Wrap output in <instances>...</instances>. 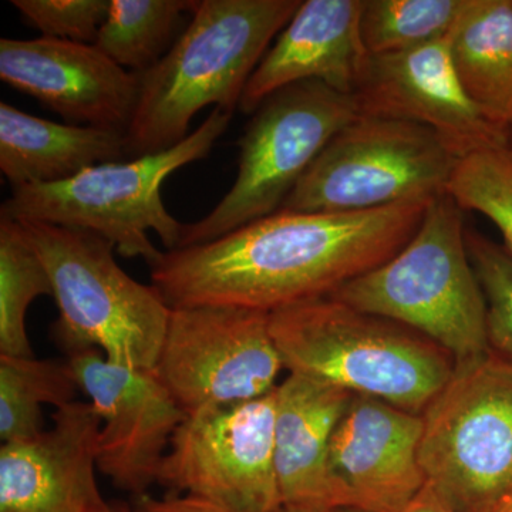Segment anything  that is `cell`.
Returning a JSON list of instances; mask_svg holds the SVG:
<instances>
[{
	"label": "cell",
	"instance_id": "cell-1",
	"mask_svg": "<svg viewBox=\"0 0 512 512\" xmlns=\"http://www.w3.org/2000/svg\"><path fill=\"white\" fill-rule=\"evenodd\" d=\"M431 201L357 212L281 210L207 244L165 252L150 268L151 285L171 309L272 313L326 298L396 255Z\"/></svg>",
	"mask_w": 512,
	"mask_h": 512
},
{
	"label": "cell",
	"instance_id": "cell-2",
	"mask_svg": "<svg viewBox=\"0 0 512 512\" xmlns=\"http://www.w3.org/2000/svg\"><path fill=\"white\" fill-rule=\"evenodd\" d=\"M301 0H200L187 29L153 67L138 76L127 156L170 150L190 136L205 107L234 113L272 40Z\"/></svg>",
	"mask_w": 512,
	"mask_h": 512
},
{
	"label": "cell",
	"instance_id": "cell-3",
	"mask_svg": "<svg viewBox=\"0 0 512 512\" xmlns=\"http://www.w3.org/2000/svg\"><path fill=\"white\" fill-rule=\"evenodd\" d=\"M269 328L289 373L414 414H423L456 367L420 333L330 296L269 313Z\"/></svg>",
	"mask_w": 512,
	"mask_h": 512
},
{
	"label": "cell",
	"instance_id": "cell-4",
	"mask_svg": "<svg viewBox=\"0 0 512 512\" xmlns=\"http://www.w3.org/2000/svg\"><path fill=\"white\" fill-rule=\"evenodd\" d=\"M463 211L447 192L434 198L396 255L330 298L420 333L456 365L490 355L487 303L468 255Z\"/></svg>",
	"mask_w": 512,
	"mask_h": 512
},
{
	"label": "cell",
	"instance_id": "cell-5",
	"mask_svg": "<svg viewBox=\"0 0 512 512\" xmlns=\"http://www.w3.org/2000/svg\"><path fill=\"white\" fill-rule=\"evenodd\" d=\"M232 116L212 110L183 143L161 153L94 165L60 183L13 188L0 217L86 229L110 241L124 258H141L153 268L164 252L154 247L148 232L175 251L184 229L165 208L161 185L174 171L207 157Z\"/></svg>",
	"mask_w": 512,
	"mask_h": 512
},
{
	"label": "cell",
	"instance_id": "cell-6",
	"mask_svg": "<svg viewBox=\"0 0 512 512\" xmlns=\"http://www.w3.org/2000/svg\"><path fill=\"white\" fill-rule=\"evenodd\" d=\"M53 286V339L67 355L100 350L107 360L154 370L173 309L156 286L128 276L116 247L86 229L20 222Z\"/></svg>",
	"mask_w": 512,
	"mask_h": 512
},
{
	"label": "cell",
	"instance_id": "cell-7",
	"mask_svg": "<svg viewBox=\"0 0 512 512\" xmlns=\"http://www.w3.org/2000/svg\"><path fill=\"white\" fill-rule=\"evenodd\" d=\"M421 417L427 487L453 512H493L512 488V363L456 365Z\"/></svg>",
	"mask_w": 512,
	"mask_h": 512
},
{
	"label": "cell",
	"instance_id": "cell-8",
	"mask_svg": "<svg viewBox=\"0 0 512 512\" xmlns=\"http://www.w3.org/2000/svg\"><path fill=\"white\" fill-rule=\"evenodd\" d=\"M359 114L352 94L315 80L269 96L239 138L237 180L210 214L184 224L178 249L207 244L281 210L323 148Z\"/></svg>",
	"mask_w": 512,
	"mask_h": 512
},
{
	"label": "cell",
	"instance_id": "cell-9",
	"mask_svg": "<svg viewBox=\"0 0 512 512\" xmlns=\"http://www.w3.org/2000/svg\"><path fill=\"white\" fill-rule=\"evenodd\" d=\"M458 161L430 128L359 114L323 148L281 210L357 212L431 201L446 194Z\"/></svg>",
	"mask_w": 512,
	"mask_h": 512
},
{
	"label": "cell",
	"instance_id": "cell-10",
	"mask_svg": "<svg viewBox=\"0 0 512 512\" xmlns=\"http://www.w3.org/2000/svg\"><path fill=\"white\" fill-rule=\"evenodd\" d=\"M285 369L269 313L227 306L171 311L154 372L187 414L274 392Z\"/></svg>",
	"mask_w": 512,
	"mask_h": 512
},
{
	"label": "cell",
	"instance_id": "cell-11",
	"mask_svg": "<svg viewBox=\"0 0 512 512\" xmlns=\"http://www.w3.org/2000/svg\"><path fill=\"white\" fill-rule=\"evenodd\" d=\"M275 390L252 402L188 414L175 431L157 484L231 512L278 510Z\"/></svg>",
	"mask_w": 512,
	"mask_h": 512
},
{
	"label": "cell",
	"instance_id": "cell-12",
	"mask_svg": "<svg viewBox=\"0 0 512 512\" xmlns=\"http://www.w3.org/2000/svg\"><path fill=\"white\" fill-rule=\"evenodd\" d=\"M67 360L101 419L97 468L119 490L147 495L188 414L154 370L116 365L96 349Z\"/></svg>",
	"mask_w": 512,
	"mask_h": 512
},
{
	"label": "cell",
	"instance_id": "cell-13",
	"mask_svg": "<svg viewBox=\"0 0 512 512\" xmlns=\"http://www.w3.org/2000/svg\"><path fill=\"white\" fill-rule=\"evenodd\" d=\"M352 96L363 116L430 128L460 160L508 147V133L488 123L464 92L448 36L403 52L367 55Z\"/></svg>",
	"mask_w": 512,
	"mask_h": 512
},
{
	"label": "cell",
	"instance_id": "cell-14",
	"mask_svg": "<svg viewBox=\"0 0 512 512\" xmlns=\"http://www.w3.org/2000/svg\"><path fill=\"white\" fill-rule=\"evenodd\" d=\"M421 434V414L355 394L329 446V480L339 507L406 511L427 485Z\"/></svg>",
	"mask_w": 512,
	"mask_h": 512
},
{
	"label": "cell",
	"instance_id": "cell-15",
	"mask_svg": "<svg viewBox=\"0 0 512 512\" xmlns=\"http://www.w3.org/2000/svg\"><path fill=\"white\" fill-rule=\"evenodd\" d=\"M0 79L77 126L126 133L136 109L137 74L87 43L2 39Z\"/></svg>",
	"mask_w": 512,
	"mask_h": 512
},
{
	"label": "cell",
	"instance_id": "cell-16",
	"mask_svg": "<svg viewBox=\"0 0 512 512\" xmlns=\"http://www.w3.org/2000/svg\"><path fill=\"white\" fill-rule=\"evenodd\" d=\"M101 419L90 402L56 409L36 439L0 448V512H114L97 483Z\"/></svg>",
	"mask_w": 512,
	"mask_h": 512
},
{
	"label": "cell",
	"instance_id": "cell-17",
	"mask_svg": "<svg viewBox=\"0 0 512 512\" xmlns=\"http://www.w3.org/2000/svg\"><path fill=\"white\" fill-rule=\"evenodd\" d=\"M363 0H306L276 37L242 94L239 109L254 114L272 94L302 82L353 94L366 62L360 36Z\"/></svg>",
	"mask_w": 512,
	"mask_h": 512
},
{
	"label": "cell",
	"instance_id": "cell-18",
	"mask_svg": "<svg viewBox=\"0 0 512 512\" xmlns=\"http://www.w3.org/2000/svg\"><path fill=\"white\" fill-rule=\"evenodd\" d=\"M275 393V470L281 505L339 507L329 480V446L355 394L298 373H289Z\"/></svg>",
	"mask_w": 512,
	"mask_h": 512
},
{
	"label": "cell",
	"instance_id": "cell-19",
	"mask_svg": "<svg viewBox=\"0 0 512 512\" xmlns=\"http://www.w3.org/2000/svg\"><path fill=\"white\" fill-rule=\"evenodd\" d=\"M126 157V133L56 123L0 103V170L13 188L60 183Z\"/></svg>",
	"mask_w": 512,
	"mask_h": 512
},
{
	"label": "cell",
	"instance_id": "cell-20",
	"mask_svg": "<svg viewBox=\"0 0 512 512\" xmlns=\"http://www.w3.org/2000/svg\"><path fill=\"white\" fill-rule=\"evenodd\" d=\"M458 80L488 123L512 130V0H467L448 35Z\"/></svg>",
	"mask_w": 512,
	"mask_h": 512
},
{
	"label": "cell",
	"instance_id": "cell-21",
	"mask_svg": "<svg viewBox=\"0 0 512 512\" xmlns=\"http://www.w3.org/2000/svg\"><path fill=\"white\" fill-rule=\"evenodd\" d=\"M80 390L69 360L0 355L2 444L36 439L45 431L43 406L76 402Z\"/></svg>",
	"mask_w": 512,
	"mask_h": 512
},
{
	"label": "cell",
	"instance_id": "cell-22",
	"mask_svg": "<svg viewBox=\"0 0 512 512\" xmlns=\"http://www.w3.org/2000/svg\"><path fill=\"white\" fill-rule=\"evenodd\" d=\"M194 0H111L94 46L131 73H144L165 55L175 28Z\"/></svg>",
	"mask_w": 512,
	"mask_h": 512
},
{
	"label": "cell",
	"instance_id": "cell-23",
	"mask_svg": "<svg viewBox=\"0 0 512 512\" xmlns=\"http://www.w3.org/2000/svg\"><path fill=\"white\" fill-rule=\"evenodd\" d=\"M39 296H53L45 265L22 224L0 217V355L35 356L26 315Z\"/></svg>",
	"mask_w": 512,
	"mask_h": 512
},
{
	"label": "cell",
	"instance_id": "cell-24",
	"mask_svg": "<svg viewBox=\"0 0 512 512\" xmlns=\"http://www.w3.org/2000/svg\"><path fill=\"white\" fill-rule=\"evenodd\" d=\"M467 0H363L360 36L367 55H389L450 35Z\"/></svg>",
	"mask_w": 512,
	"mask_h": 512
},
{
	"label": "cell",
	"instance_id": "cell-25",
	"mask_svg": "<svg viewBox=\"0 0 512 512\" xmlns=\"http://www.w3.org/2000/svg\"><path fill=\"white\" fill-rule=\"evenodd\" d=\"M447 194L463 210L493 222L512 255V151L508 147L477 151L458 161Z\"/></svg>",
	"mask_w": 512,
	"mask_h": 512
},
{
	"label": "cell",
	"instance_id": "cell-26",
	"mask_svg": "<svg viewBox=\"0 0 512 512\" xmlns=\"http://www.w3.org/2000/svg\"><path fill=\"white\" fill-rule=\"evenodd\" d=\"M466 242L487 303L491 349L512 363V255L478 232L467 231Z\"/></svg>",
	"mask_w": 512,
	"mask_h": 512
},
{
	"label": "cell",
	"instance_id": "cell-27",
	"mask_svg": "<svg viewBox=\"0 0 512 512\" xmlns=\"http://www.w3.org/2000/svg\"><path fill=\"white\" fill-rule=\"evenodd\" d=\"M29 26L42 36L94 45L111 0H12Z\"/></svg>",
	"mask_w": 512,
	"mask_h": 512
},
{
	"label": "cell",
	"instance_id": "cell-28",
	"mask_svg": "<svg viewBox=\"0 0 512 512\" xmlns=\"http://www.w3.org/2000/svg\"><path fill=\"white\" fill-rule=\"evenodd\" d=\"M124 512H231L187 494H170L163 498L150 495L136 498L131 505H124Z\"/></svg>",
	"mask_w": 512,
	"mask_h": 512
},
{
	"label": "cell",
	"instance_id": "cell-29",
	"mask_svg": "<svg viewBox=\"0 0 512 512\" xmlns=\"http://www.w3.org/2000/svg\"><path fill=\"white\" fill-rule=\"evenodd\" d=\"M404 512H453L446 504L441 503L437 495L429 487L421 491L419 497Z\"/></svg>",
	"mask_w": 512,
	"mask_h": 512
},
{
	"label": "cell",
	"instance_id": "cell-30",
	"mask_svg": "<svg viewBox=\"0 0 512 512\" xmlns=\"http://www.w3.org/2000/svg\"><path fill=\"white\" fill-rule=\"evenodd\" d=\"M275 512H363L355 510V508L348 507H329V508H299V507H285L281 505Z\"/></svg>",
	"mask_w": 512,
	"mask_h": 512
},
{
	"label": "cell",
	"instance_id": "cell-31",
	"mask_svg": "<svg viewBox=\"0 0 512 512\" xmlns=\"http://www.w3.org/2000/svg\"><path fill=\"white\" fill-rule=\"evenodd\" d=\"M493 512H512V488L510 493L505 495L503 500H501V503L495 507Z\"/></svg>",
	"mask_w": 512,
	"mask_h": 512
},
{
	"label": "cell",
	"instance_id": "cell-32",
	"mask_svg": "<svg viewBox=\"0 0 512 512\" xmlns=\"http://www.w3.org/2000/svg\"><path fill=\"white\" fill-rule=\"evenodd\" d=\"M114 512H124L123 504L114 505Z\"/></svg>",
	"mask_w": 512,
	"mask_h": 512
},
{
	"label": "cell",
	"instance_id": "cell-33",
	"mask_svg": "<svg viewBox=\"0 0 512 512\" xmlns=\"http://www.w3.org/2000/svg\"><path fill=\"white\" fill-rule=\"evenodd\" d=\"M508 148L512 151V130L508 133Z\"/></svg>",
	"mask_w": 512,
	"mask_h": 512
}]
</instances>
